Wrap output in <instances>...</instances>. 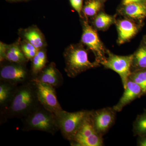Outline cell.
<instances>
[{
	"label": "cell",
	"instance_id": "d4e9b609",
	"mask_svg": "<svg viewBox=\"0 0 146 146\" xmlns=\"http://www.w3.org/2000/svg\"><path fill=\"white\" fill-rule=\"evenodd\" d=\"M71 5L81 16V11L82 8V0H70Z\"/></svg>",
	"mask_w": 146,
	"mask_h": 146
},
{
	"label": "cell",
	"instance_id": "ba28073f",
	"mask_svg": "<svg viewBox=\"0 0 146 146\" xmlns=\"http://www.w3.org/2000/svg\"><path fill=\"white\" fill-rule=\"evenodd\" d=\"M81 41L94 53L96 57L95 61L101 64L106 58L105 54L107 51L100 40L97 32L86 21L83 23Z\"/></svg>",
	"mask_w": 146,
	"mask_h": 146
},
{
	"label": "cell",
	"instance_id": "3957f363",
	"mask_svg": "<svg viewBox=\"0 0 146 146\" xmlns=\"http://www.w3.org/2000/svg\"><path fill=\"white\" fill-rule=\"evenodd\" d=\"M65 70L68 77L74 78L85 71L99 66L100 64L91 62L86 50L81 45H71L64 53Z\"/></svg>",
	"mask_w": 146,
	"mask_h": 146
},
{
	"label": "cell",
	"instance_id": "4fadbf2b",
	"mask_svg": "<svg viewBox=\"0 0 146 146\" xmlns=\"http://www.w3.org/2000/svg\"><path fill=\"white\" fill-rule=\"evenodd\" d=\"M118 43L122 44L135 36L138 31V28L132 21L127 19L121 20L117 23Z\"/></svg>",
	"mask_w": 146,
	"mask_h": 146
},
{
	"label": "cell",
	"instance_id": "7402d4cb",
	"mask_svg": "<svg viewBox=\"0 0 146 146\" xmlns=\"http://www.w3.org/2000/svg\"><path fill=\"white\" fill-rule=\"evenodd\" d=\"M114 22L112 16L104 13H101L97 16L94 20V23L96 27L99 29H105Z\"/></svg>",
	"mask_w": 146,
	"mask_h": 146
},
{
	"label": "cell",
	"instance_id": "2e32d148",
	"mask_svg": "<svg viewBox=\"0 0 146 146\" xmlns=\"http://www.w3.org/2000/svg\"><path fill=\"white\" fill-rule=\"evenodd\" d=\"M23 36L28 42L37 50L42 48L44 45V36L41 31L36 28L32 27L24 30Z\"/></svg>",
	"mask_w": 146,
	"mask_h": 146
},
{
	"label": "cell",
	"instance_id": "52a82bcc",
	"mask_svg": "<svg viewBox=\"0 0 146 146\" xmlns=\"http://www.w3.org/2000/svg\"><path fill=\"white\" fill-rule=\"evenodd\" d=\"M9 63L1 67L0 80L19 86L33 80V78L31 73L29 72L25 65Z\"/></svg>",
	"mask_w": 146,
	"mask_h": 146
},
{
	"label": "cell",
	"instance_id": "e0dca14e",
	"mask_svg": "<svg viewBox=\"0 0 146 146\" xmlns=\"http://www.w3.org/2000/svg\"><path fill=\"white\" fill-rule=\"evenodd\" d=\"M32 61L31 73L33 78L46 66L47 57L44 50H39Z\"/></svg>",
	"mask_w": 146,
	"mask_h": 146
},
{
	"label": "cell",
	"instance_id": "5b68a950",
	"mask_svg": "<svg viewBox=\"0 0 146 146\" xmlns=\"http://www.w3.org/2000/svg\"><path fill=\"white\" fill-rule=\"evenodd\" d=\"M89 110H82L74 112L63 110L55 114L59 131L63 138L69 141L75 135Z\"/></svg>",
	"mask_w": 146,
	"mask_h": 146
},
{
	"label": "cell",
	"instance_id": "9c48e42d",
	"mask_svg": "<svg viewBox=\"0 0 146 146\" xmlns=\"http://www.w3.org/2000/svg\"><path fill=\"white\" fill-rule=\"evenodd\" d=\"M36 85V93L40 103L55 115L63 110L58 100L55 88L33 80Z\"/></svg>",
	"mask_w": 146,
	"mask_h": 146
},
{
	"label": "cell",
	"instance_id": "30bf717a",
	"mask_svg": "<svg viewBox=\"0 0 146 146\" xmlns=\"http://www.w3.org/2000/svg\"><path fill=\"white\" fill-rule=\"evenodd\" d=\"M117 111L113 107H106L91 110V116L97 132L103 136L113 126L116 120Z\"/></svg>",
	"mask_w": 146,
	"mask_h": 146
},
{
	"label": "cell",
	"instance_id": "7a4b0ae2",
	"mask_svg": "<svg viewBox=\"0 0 146 146\" xmlns=\"http://www.w3.org/2000/svg\"><path fill=\"white\" fill-rule=\"evenodd\" d=\"M21 120L23 131H40L54 135L59 131L56 115L41 104Z\"/></svg>",
	"mask_w": 146,
	"mask_h": 146
},
{
	"label": "cell",
	"instance_id": "6da1fadb",
	"mask_svg": "<svg viewBox=\"0 0 146 146\" xmlns=\"http://www.w3.org/2000/svg\"><path fill=\"white\" fill-rule=\"evenodd\" d=\"M40 104L33 80L19 85L9 103L0 110L1 123L13 118L22 119Z\"/></svg>",
	"mask_w": 146,
	"mask_h": 146
},
{
	"label": "cell",
	"instance_id": "5bb4252c",
	"mask_svg": "<svg viewBox=\"0 0 146 146\" xmlns=\"http://www.w3.org/2000/svg\"><path fill=\"white\" fill-rule=\"evenodd\" d=\"M18 85L0 80V110L6 107L12 99Z\"/></svg>",
	"mask_w": 146,
	"mask_h": 146
},
{
	"label": "cell",
	"instance_id": "4316f807",
	"mask_svg": "<svg viewBox=\"0 0 146 146\" xmlns=\"http://www.w3.org/2000/svg\"><path fill=\"white\" fill-rule=\"evenodd\" d=\"M137 145L146 146V136L138 137L137 141Z\"/></svg>",
	"mask_w": 146,
	"mask_h": 146
},
{
	"label": "cell",
	"instance_id": "d6986e66",
	"mask_svg": "<svg viewBox=\"0 0 146 146\" xmlns=\"http://www.w3.org/2000/svg\"><path fill=\"white\" fill-rule=\"evenodd\" d=\"M131 72L146 69V46H142L133 54Z\"/></svg>",
	"mask_w": 146,
	"mask_h": 146
},
{
	"label": "cell",
	"instance_id": "83f0119b",
	"mask_svg": "<svg viewBox=\"0 0 146 146\" xmlns=\"http://www.w3.org/2000/svg\"><path fill=\"white\" fill-rule=\"evenodd\" d=\"M143 0H123V4L126 6L134 3H140Z\"/></svg>",
	"mask_w": 146,
	"mask_h": 146
},
{
	"label": "cell",
	"instance_id": "f546056e",
	"mask_svg": "<svg viewBox=\"0 0 146 146\" xmlns=\"http://www.w3.org/2000/svg\"><path fill=\"white\" fill-rule=\"evenodd\" d=\"M145 41H146V38H145Z\"/></svg>",
	"mask_w": 146,
	"mask_h": 146
},
{
	"label": "cell",
	"instance_id": "8992f818",
	"mask_svg": "<svg viewBox=\"0 0 146 146\" xmlns=\"http://www.w3.org/2000/svg\"><path fill=\"white\" fill-rule=\"evenodd\" d=\"M106 53L108 57L101 64L106 69H110L117 73L121 78L124 89L131 73L133 54L127 56L117 55L109 50H107Z\"/></svg>",
	"mask_w": 146,
	"mask_h": 146
},
{
	"label": "cell",
	"instance_id": "7c38bea8",
	"mask_svg": "<svg viewBox=\"0 0 146 146\" xmlns=\"http://www.w3.org/2000/svg\"><path fill=\"white\" fill-rule=\"evenodd\" d=\"M122 96L113 108L117 112L122 110L125 106L133 101L144 96L143 91L138 84L129 79Z\"/></svg>",
	"mask_w": 146,
	"mask_h": 146
},
{
	"label": "cell",
	"instance_id": "277c9868",
	"mask_svg": "<svg viewBox=\"0 0 146 146\" xmlns=\"http://www.w3.org/2000/svg\"><path fill=\"white\" fill-rule=\"evenodd\" d=\"M70 142L71 145L74 146L104 145L103 136L97 132L95 128L91 110H89L76 133Z\"/></svg>",
	"mask_w": 146,
	"mask_h": 146
},
{
	"label": "cell",
	"instance_id": "44dd1931",
	"mask_svg": "<svg viewBox=\"0 0 146 146\" xmlns=\"http://www.w3.org/2000/svg\"><path fill=\"white\" fill-rule=\"evenodd\" d=\"M129 79L141 87L144 96L146 95V69L133 71L131 72Z\"/></svg>",
	"mask_w": 146,
	"mask_h": 146
},
{
	"label": "cell",
	"instance_id": "ffe728a7",
	"mask_svg": "<svg viewBox=\"0 0 146 146\" xmlns=\"http://www.w3.org/2000/svg\"><path fill=\"white\" fill-rule=\"evenodd\" d=\"M133 131L134 136H146V109H144L143 113L137 116L133 123Z\"/></svg>",
	"mask_w": 146,
	"mask_h": 146
},
{
	"label": "cell",
	"instance_id": "484cf974",
	"mask_svg": "<svg viewBox=\"0 0 146 146\" xmlns=\"http://www.w3.org/2000/svg\"><path fill=\"white\" fill-rule=\"evenodd\" d=\"M7 45L4 44L3 43H1V47H0V60L1 62H3L6 60L5 54L6 51Z\"/></svg>",
	"mask_w": 146,
	"mask_h": 146
},
{
	"label": "cell",
	"instance_id": "8fae6325",
	"mask_svg": "<svg viewBox=\"0 0 146 146\" xmlns=\"http://www.w3.org/2000/svg\"><path fill=\"white\" fill-rule=\"evenodd\" d=\"M33 80L48 84L55 88L60 87L63 83V76L53 62L46 66Z\"/></svg>",
	"mask_w": 146,
	"mask_h": 146
},
{
	"label": "cell",
	"instance_id": "f1b7e54d",
	"mask_svg": "<svg viewBox=\"0 0 146 146\" xmlns=\"http://www.w3.org/2000/svg\"><path fill=\"white\" fill-rule=\"evenodd\" d=\"M9 1H22V0H8Z\"/></svg>",
	"mask_w": 146,
	"mask_h": 146
},
{
	"label": "cell",
	"instance_id": "ac0fdd59",
	"mask_svg": "<svg viewBox=\"0 0 146 146\" xmlns=\"http://www.w3.org/2000/svg\"><path fill=\"white\" fill-rule=\"evenodd\" d=\"M125 13L134 19H142L146 17L145 7L140 3H134L125 6Z\"/></svg>",
	"mask_w": 146,
	"mask_h": 146
},
{
	"label": "cell",
	"instance_id": "cb8c5ba5",
	"mask_svg": "<svg viewBox=\"0 0 146 146\" xmlns=\"http://www.w3.org/2000/svg\"><path fill=\"white\" fill-rule=\"evenodd\" d=\"M21 48L28 60H32L38 50L35 47L27 40L22 43Z\"/></svg>",
	"mask_w": 146,
	"mask_h": 146
},
{
	"label": "cell",
	"instance_id": "9a60e30c",
	"mask_svg": "<svg viewBox=\"0 0 146 146\" xmlns=\"http://www.w3.org/2000/svg\"><path fill=\"white\" fill-rule=\"evenodd\" d=\"M5 59L11 63L23 65H25L28 60L18 43L7 45Z\"/></svg>",
	"mask_w": 146,
	"mask_h": 146
},
{
	"label": "cell",
	"instance_id": "603a6c76",
	"mask_svg": "<svg viewBox=\"0 0 146 146\" xmlns=\"http://www.w3.org/2000/svg\"><path fill=\"white\" fill-rule=\"evenodd\" d=\"M101 7V4L97 0L90 1L85 5L83 9V12L86 16H95L99 11Z\"/></svg>",
	"mask_w": 146,
	"mask_h": 146
}]
</instances>
